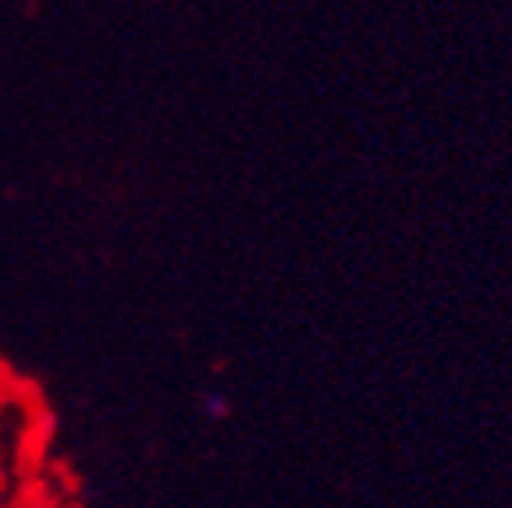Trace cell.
Listing matches in <instances>:
<instances>
[{
    "instance_id": "6da1fadb",
    "label": "cell",
    "mask_w": 512,
    "mask_h": 508,
    "mask_svg": "<svg viewBox=\"0 0 512 508\" xmlns=\"http://www.w3.org/2000/svg\"><path fill=\"white\" fill-rule=\"evenodd\" d=\"M228 409H232V405L224 402L221 395H203V413H207L210 420H224V416H228Z\"/></svg>"
}]
</instances>
